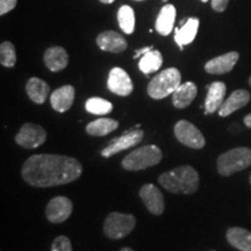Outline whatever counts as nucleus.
Here are the masks:
<instances>
[{"label": "nucleus", "instance_id": "6", "mask_svg": "<svg viewBox=\"0 0 251 251\" xmlns=\"http://www.w3.org/2000/svg\"><path fill=\"white\" fill-rule=\"evenodd\" d=\"M136 225V219L131 214L112 212L103 224V233L111 240H120L129 235Z\"/></svg>", "mask_w": 251, "mask_h": 251}, {"label": "nucleus", "instance_id": "24", "mask_svg": "<svg viewBox=\"0 0 251 251\" xmlns=\"http://www.w3.org/2000/svg\"><path fill=\"white\" fill-rule=\"evenodd\" d=\"M119 127V122L109 118H101L86 126V133L91 136H106Z\"/></svg>", "mask_w": 251, "mask_h": 251}, {"label": "nucleus", "instance_id": "2", "mask_svg": "<svg viewBox=\"0 0 251 251\" xmlns=\"http://www.w3.org/2000/svg\"><path fill=\"white\" fill-rule=\"evenodd\" d=\"M199 175L190 165H181L159 176L158 183L169 192L176 194H193L199 187Z\"/></svg>", "mask_w": 251, "mask_h": 251}, {"label": "nucleus", "instance_id": "36", "mask_svg": "<svg viewBox=\"0 0 251 251\" xmlns=\"http://www.w3.org/2000/svg\"><path fill=\"white\" fill-rule=\"evenodd\" d=\"M249 84H250V86H251V77L249 78Z\"/></svg>", "mask_w": 251, "mask_h": 251}, {"label": "nucleus", "instance_id": "32", "mask_svg": "<svg viewBox=\"0 0 251 251\" xmlns=\"http://www.w3.org/2000/svg\"><path fill=\"white\" fill-rule=\"evenodd\" d=\"M152 49H153V48H152V46H150V47H146V48H142V49L136 50V52H135V55H134V58L142 57L143 55H146L147 52H149L150 50H152Z\"/></svg>", "mask_w": 251, "mask_h": 251}, {"label": "nucleus", "instance_id": "10", "mask_svg": "<svg viewBox=\"0 0 251 251\" xmlns=\"http://www.w3.org/2000/svg\"><path fill=\"white\" fill-rule=\"evenodd\" d=\"M72 209L71 200L67 197H55L48 202L46 208V215L51 224H62L70 218Z\"/></svg>", "mask_w": 251, "mask_h": 251}, {"label": "nucleus", "instance_id": "20", "mask_svg": "<svg viewBox=\"0 0 251 251\" xmlns=\"http://www.w3.org/2000/svg\"><path fill=\"white\" fill-rule=\"evenodd\" d=\"M198 89L197 85L192 81L180 84L178 89L172 94V102L176 108H186L191 105L194 98L197 97Z\"/></svg>", "mask_w": 251, "mask_h": 251}, {"label": "nucleus", "instance_id": "11", "mask_svg": "<svg viewBox=\"0 0 251 251\" xmlns=\"http://www.w3.org/2000/svg\"><path fill=\"white\" fill-rule=\"evenodd\" d=\"M107 87L112 93L121 97L129 96L134 89L129 75L121 68H113L109 71Z\"/></svg>", "mask_w": 251, "mask_h": 251}, {"label": "nucleus", "instance_id": "14", "mask_svg": "<svg viewBox=\"0 0 251 251\" xmlns=\"http://www.w3.org/2000/svg\"><path fill=\"white\" fill-rule=\"evenodd\" d=\"M240 54L237 51H230L218 57L211 59L206 63L205 70L211 75H224L231 71L236 64Z\"/></svg>", "mask_w": 251, "mask_h": 251}, {"label": "nucleus", "instance_id": "27", "mask_svg": "<svg viewBox=\"0 0 251 251\" xmlns=\"http://www.w3.org/2000/svg\"><path fill=\"white\" fill-rule=\"evenodd\" d=\"M86 111L91 113V114L96 115H103L108 114L112 112L113 105L108 100H105L102 98H98V97H94V98H90L85 103Z\"/></svg>", "mask_w": 251, "mask_h": 251}, {"label": "nucleus", "instance_id": "18", "mask_svg": "<svg viewBox=\"0 0 251 251\" xmlns=\"http://www.w3.org/2000/svg\"><path fill=\"white\" fill-rule=\"evenodd\" d=\"M250 93L246 90H236L229 96L227 100H225L222 106L219 109L220 117H228L233 114L235 111L244 107L250 101Z\"/></svg>", "mask_w": 251, "mask_h": 251}, {"label": "nucleus", "instance_id": "37", "mask_svg": "<svg viewBox=\"0 0 251 251\" xmlns=\"http://www.w3.org/2000/svg\"><path fill=\"white\" fill-rule=\"evenodd\" d=\"M201 1L202 2H207V1H208V0H201Z\"/></svg>", "mask_w": 251, "mask_h": 251}, {"label": "nucleus", "instance_id": "26", "mask_svg": "<svg viewBox=\"0 0 251 251\" xmlns=\"http://www.w3.org/2000/svg\"><path fill=\"white\" fill-rule=\"evenodd\" d=\"M118 23L124 33L133 34L135 29V13L130 6L124 5L119 8Z\"/></svg>", "mask_w": 251, "mask_h": 251}, {"label": "nucleus", "instance_id": "19", "mask_svg": "<svg viewBox=\"0 0 251 251\" xmlns=\"http://www.w3.org/2000/svg\"><path fill=\"white\" fill-rule=\"evenodd\" d=\"M46 67L52 72H58L64 70L68 67L69 55L67 50L62 47H51L47 49L43 56Z\"/></svg>", "mask_w": 251, "mask_h": 251}, {"label": "nucleus", "instance_id": "31", "mask_svg": "<svg viewBox=\"0 0 251 251\" xmlns=\"http://www.w3.org/2000/svg\"><path fill=\"white\" fill-rule=\"evenodd\" d=\"M229 4V0H212V7L215 12H225V9L227 8Z\"/></svg>", "mask_w": 251, "mask_h": 251}, {"label": "nucleus", "instance_id": "22", "mask_svg": "<svg viewBox=\"0 0 251 251\" xmlns=\"http://www.w3.org/2000/svg\"><path fill=\"white\" fill-rule=\"evenodd\" d=\"M176 7L174 5L168 4L163 6V8L159 12L158 17L156 20V30L158 31V34L161 35H169L174 29L175 25V19H176Z\"/></svg>", "mask_w": 251, "mask_h": 251}, {"label": "nucleus", "instance_id": "29", "mask_svg": "<svg viewBox=\"0 0 251 251\" xmlns=\"http://www.w3.org/2000/svg\"><path fill=\"white\" fill-rule=\"evenodd\" d=\"M51 251H72L71 241L64 235L57 236L51 244Z\"/></svg>", "mask_w": 251, "mask_h": 251}, {"label": "nucleus", "instance_id": "40", "mask_svg": "<svg viewBox=\"0 0 251 251\" xmlns=\"http://www.w3.org/2000/svg\"><path fill=\"white\" fill-rule=\"evenodd\" d=\"M137 1H141V0H137Z\"/></svg>", "mask_w": 251, "mask_h": 251}, {"label": "nucleus", "instance_id": "25", "mask_svg": "<svg viewBox=\"0 0 251 251\" xmlns=\"http://www.w3.org/2000/svg\"><path fill=\"white\" fill-rule=\"evenodd\" d=\"M162 64L163 56L161 51L152 49L141 57L139 62V68L144 75H149L158 70L162 67Z\"/></svg>", "mask_w": 251, "mask_h": 251}, {"label": "nucleus", "instance_id": "16", "mask_svg": "<svg viewBox=\"0 0 251 251\" xmlns=\"http://www.w3.org/2000/svg\"><path fill=\"white\" fill-rule=\"evenodd\" d=\"M226 84L222 81H214L208 86V92L205 100V114H213L219 111L225 101Z\"/></svg>", "mask_w": 251, "mask_h": 251}, {"label": "nucleus", "instance_id": "17", "mask_svg": "<svg viewBox=\"0 0 251 251\" xmlns=\"http://www.w3.org/2000/svg\"><path fill=\"white\" fill-rule=\"evenodd\" d=\"M198 28H199V20L197 18H188L186 21L180 23V27L176 29L175 41L180 50H183L184 46L192 43L196 39Z\"/></svg>", "mask_w": 251, "mask_h": 251}, {"label": "nucleus", "instance_id": "23", "mask_svg": "<svg viewBox=\"0 0 251 251\" xmlns=\"http://www.w3.org/2000/svg\"><path fill=\"white\" fill-rule=\"evenodd\" d=\"M227 240L241 251H251V233L244 228L234 227L227 231Z\"/></svg>", "mask_w": 251, "mask_h": 251}, {"label": "nucleus", "instance_id": "3", "mask_svg": "<svg viewBox=\"0 0 251 251\" xmlns=\"http://www.w3.org/2000/svg\"><path fill=\"white\" fill-rule=\"evenodd\" d=\"M162 150L157 146L150 144L135 149L122 161V166L128 171H139L155 166L162 161Z\"/></svg>", "mask_w": 251, "mask_h": 251}, {"label": "nucleus", "instance_id": "35", "mask_svg": "<svg viewBox=\"0 0 251 251\" xmlns=\"http://www.w3.org/2000/svg\"><path fill=\"white\" fill-rule=\"evenodd\" d=\"M120 251H134V250L131 249V248H128V247H126V248H122V249H121Z\"/></svg>", "mask_w": 251, "mask_h": 251}, {"label": "nucleus", "instance_id": "15", "mask_svg": "<svg viewBox=\"0 0 251 251\" xmlns=\"http://www.w3.org/2000/svg\"><path fill=\"white\" fill-rule=\"evenodd\" d=\"M75 89L71 85L61 86L55 90L50 96V103L51 107L58 113H64L71 108L75 101Z\"/></svg>", "mask_w": 251, "mask_h": 251}, {"label": "nucleus", "instance_id": "1", "mask_svg": "<svg viewBox=\"0 0 251 251\" xmlns=\"http://www.w3.org/2000/svg\"><path fill=\"white\" fill-rule=\"evenodd\" d=\"M83 172L78 159L64 155L39 153L28 157L21 175L27 184L34 187H52L77 180Z\"/></svg>", "mask_w": 251, "mask_h": 251}, {"label": "nucleus", "instance_id": "12", "mask_svg": "<svg viewBox=\"0 0 251 251\" xmlns=\"http://www.w3.org/2000/svg\"><path fill=\"white\" fill-rule=\"evenodd\" d=\"M140 197L151 214L162 215L164 213V197L159 188H157L153 184L143 185L140 190Z\"/></svg>", "mask_w": 251, "mask_h": 251}, {"label": "nucleus", "instance_id": "8", "mask_svg": "<svg viewBox=\"0 0 251 251\" xmlns=\"http://www.w3.org/2000/svg\"><path fill=\"white\" fill-rule=\"evenodd\" d=\"M47 140V131L39 125L24 124L15 136V142L26 149H35L42 146Z\"/></svg>", "mask_w": 251, "mask_h": 251}, {"label": "nucleus", "instance_id": "21", "mask_svg": "<svg viewBox=\"0 0 251 251\" xmlns=\"http://www.w3.org/2000/svg\"><path fill=\"white\" fill-rule=\"evenodd\" d=\"M26 92L31 101L41 105L48 98L50 87L45 80L40 79L37 77H33L27 81Z\"/></svg>", "mask_w": 251, "mask_h": 251}, {"label": "nucleus", "instance_id": "13", "mask_svg": "<svg viewBox=\"0 0 251 251\" xmlns=\"http://www.w3.org/2000/svg\"><path fill=\"white\" fill-rule=\"evenodd\" d=\"M97 45L103 51L119 54L127 49L128 43L121 34L114 30H106L100 33L97 37Z\"/></svg>", "mask_w": 251, "mask_h": 251}, {"label": "nucleus", "instance_id": "7", "mask_svg": "<svg viewBox=\"0 0 251 251\" xmlns=\"http://www.w3.org/2000/svg\"><path fill=\"white\" fill-rule=\"evenodd\" d=\"M175 136L181 144L192 149H202L206 143L201 131L186 120H180L176 124Z\"/></svg>", "mask_w": 251, "mask_h": 251}, {"label": "nucleus", "instance_id": "30", "mask_svg": "<svg viewBox=\"0 0 251 251\" xmlns=\"http://www.w3.org/2000/svg\"><path fill=\"white\" fill-rule=\"evenodd\" d=\"M17 4L18 0H0V15L7 14L15 8Z\"/></svg>", "mask_w": 251, "mask_h": 251}, {"label": "nucleus", "instance_id": "5", "mask_svg": "<svg viewBox=\"0 0 251 251\" xmlns=\"http://www.w3.org/2000/svg\"><path fill=\"white\" fill-rule=\"evenodd\" d=\"M251 165V149L240 147L222 153L218 159V171L221 176H231Z\"/></svg>", "mask_w": 251, "mask_h": 251}, {"label": "nucleus", "instance_id": "33", "mask_svg": "<svg viewBox=\"0 0 251 251\" xmlns=\"http://www.w3.org/2000/svg\"><path fill=\"white\" fill-rule=\"evenodd\" d=\"M244 124H246L247 127L251 128V113H250V114H248L246 118H244Z\"/></svg>", "mask_w": 251, "mask_h": 251}, {"label": "nucleus", "instance_id": "28", "mask_svg": "<svg viewBox=\"0 0 251 251\" xmlns=\"http://www.w3.org/2000/svg\"><path fill=\"white\" fill-rule=\"evenodd\" d=\"M0 63L2 67L13 68L17 63V52L13 43L5 41L0 46Z\"/></svg>", "mask_w": 251, "mask_h": 251}, {"label": "nucleus", "instance_id": "39", "mask_svg": "<svg viewBox=\"0 0 251 251\" xmlns=\"http://www.w3.org/2000/svg\"><path fill=\"white\" fill-rule=\"evenodd\" d=\"M250 184H251V176H250Z\"/></svg>", "mask_w": 251, "mask_h": 251}, {"label": "nucleus", "instance_id": "4", "mask_svg": "<svg viewBox=\"0 0 251 251\" xmlns=\"http://www.w3.org/2000/svg\"><path fill=\"white\" fill-rule=\"evenodd\" d=\"M181 75L178 69L169 68L163 70L150 80L148 84V94L153 99L166 98L174 94L178 86L180 85Z\"/></svg>", "mask_w": 251, "mask_h": 251}, {"label": "nucleus", "instance_id": "38", "mask_svg": "<svg viewBox=\"0 0 251 251\" xmlns=\"http://www.w3.org/2000/svg\"><path fill=\"white\" fill-rule=\"evenodd\" d=\"M162 1H164V2H166V1H168V0H162Z\"/></svg>", "mask_w": 251, "mask_h": 251}, {"label": "nucleus", "instance_id": "9", "mask_svg": "<svg viewBox=\"0 0 251 251\" xmlns=\"http://www.w3.org/2000/svg\"><path fill=\"white\" fill-rule=\"evenodd\" d=\"M144 136V131L141 129H133L127 131L121 136L113 139L105 149H102V157H111L115 153L122 151V150L129 149L131 147H135L142 141Z\"/></svg>", "mask_w": 251, "mask_h": 251}, {"label": "nucleus", "instance_id": "34", "mask_svg": "<svg viewBox=\"0 0 251 251\" xmlns=\"http://www.w3.org/2000/svg\"><path fill=\"white\" fill-rule=\"evenodd\" d=\"M100 1H101L102 4H112V2H114V0H100Z\"/></svg>", "mask_w": 251, "mask_h": 251}]
</instances>
